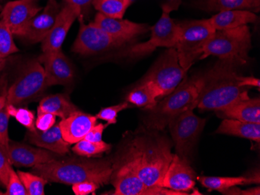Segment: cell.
Instances as JSON below:
<instances>
[{
    "label": "cell",
    "instance_id": "cell-38",
    "mask_svg": "<svg viewBox=\"0 0 260 195\" xmlns=\"http://www.w3.org/2000/svg\"><path fill=\"white\" fill-rule=\"evenodd\" d=\"M55 124V116L50 113H38V118L35 121V127L39 131H47Z\"/></svg>",
    "mask_w": 260,
    "mask_h": 195
},
{
    "label": "cell",
    "instance_id": "cell-3",
    "mask_svg": "<svg viewBox=\"0 0 260 195\" xmlns=\"http://www.w3.org/2000/svg\"><path fill=\"white\" fill-rule=\"evenodd\" d=\"M113 164L107 160H67L60 159L33 167V174L48 181L74 184L92 181L99 186L110 182Z\"/></svg>",
    "mask_w": 260,
    "mask_h": 195
},
{
    "label": "cell",
    "instance_id": "cell-16",
    "mask_svg": "<svg viewBox=\"0 0 260 195\" xmlns=\"http://www.w3.org/2000/svg\"><path fill=\"white\" fill-rule=\"evenodd\" d=\"M197 175L189 163L174 154L172 162L162 179L160 187L188 193L194 188Z\"/></svg>",
    "mask_w": 260,
    "mask_h": 195
},
{
    "label": "cell",
    "instance_id": "cell-46",
    "mask_svg": "<svg viewBox=\"0 0 260 195\" xmlns=\"http://www.w3.org/2000/svg\"><path fill=\"white\" fill-rule=\"evenodd\" d=\"M7 59H4V58H1L0 57V75L4 72V68H5L6 65H7Z\"/></svg>",
    "mask_w": 260,
    "mask_h": 195
},
{
    "label": "cell",
    "instance_id": "cell-41",
    "mask_svg": "<svg viewBox=\"0 0 260 195\" xmlns=\"http://www.w3.org/2000/svg\"><path fill=\"white\" fill-rule=\"evenodd\" d=\"M238 81L241 87H256L259 90L260 80L252 76H242L238 75Z\"/></svg>",
    "mask_w": 260,
    "mask_h": 195
},
{
    "label": "cell",
    "instance_id": "cell-30",
    "mask_svg": "<svg viewBox=\"0 0 260 195\" xmlns=\"http://www.w3.org/2000/svg\"><path fill=\"white\" fill-rule=\"evenodd\" d=\"M17 173L27 190V195L45 194V185L48 183L46 179L33 173L30 174L20 170H18Z\"/></svg>",
    "mask_w": 260,
    "mask_h": 195
},
{
    "label": "cell",
    "instance_id": "cell-48",
    "mask_svg": "<svg viewBox=\"0 0 260 195\" xmlns=\"http://www.w3.org/2000/svg\"><path fill=\"white\" fill-rule=\"evenodd\" d=\"M4 194H5V193H3V192L1 191V190H0V195H4Z\"/></svg>",
    "mask_w": 260,
    "mask_h": 195
},
{
    "label": "cell",
    "instance_id": "cell-25",
    "mask_svg": "<svg viewBox=\"0 0 260 195\" xmlns=\"http://www.w3.org/2000/svg\"><path fill=\"white\" fill-rule=\"evenodd\" d=\"M217 133L234 135L260 142V123L244 122L235 119H224L217 130Z\"/></svg>",
    "mask_w": 260,
    "mask_h": 195
},
{
    "label": "cell",
    "instance_id": "cell-4",
    "mask_svg": "<svg viewBox=\"0 0 260 195\" xmlns=\"http://www.w3.org/2000/svg\"><path fill=\"white\" fill-rule=\"evenodd\" d=\"M203 84V74L191 78L185 76L173 92L148 110L145 119L147 127L153 131L164 130L174 118L190 107L196 108Z\"/></svg>",
    "mask_w": 260,
    "mask_h": 195
},
{
    "label": "cell",
    "instance_id": "cell-24",
    "mask_svg": "<svg viewBox=\"0 0 260 195\" xmlns=\"http://www.w3.org/2000/svg\"><path fill=\"white\" fill-rule=\"evenodd\" d=\"M195 7L208 13H219L228 10L259 11L260 1L257 0H196Z\"/></svg>",
    "mask_w": 260,
    "mask_h": 195
},
{
    "label": "cell",
    "instance_id": "cell-35",
    "mask_svg": "<svg viewBox=\"0 0 260 195\" xmlns=\"http://www.w3.org/2000/svg\"><path fill=\"white\" fill-rule=\"evenodd\" d=\"M6 195H27V190L23 186L21 180L13 168L10 170L8 183L7 185Z\"/></svg>",
    "mask_w": 260,
    "mask_h": 195
},
{
    "label": "cell",
    "instance_id": "cell-40",
    "mask_svg": "<svg viewBox=\"0 0 260 195\" xmlns=\"http://www.w3.org/2000/svg\"><path fill=\"white\" fill-rule=\"evenodd\" d=\"M108 124L103 125L100 123L98 125H94L88 133L84 137L85 140L89 141V142H100L102 141V135H103L104 130L106 129L108 126Z\"/></svg>",
    "mask_w": 260,
    "mask_h": 195
},
{
    "label": "cell",
    "instance_id": "cell-2",
    "mask_svg": "<svg viewBox=\"0 0 260 195\" xmlns=\"http://www.w3.org/2000/svg\"><path fill=\"white\" fill-rule=\"evenodd\" d=\"M233 61L220 60L203 74L204 84L197 99L201 110H223L232 104L249 99L248 90L238 81L237 67Z\"/></svg>",
    "mask_w": 260,
    "mask_h": 195
},
{
    "label": "cell",
    "instance_id": "cell-52",
    "mask_svg": "<svg viewBox=\"0 0 260 195\" xmlns=\"http://www.w3.org/2000/svg\"><path fill=\"white\" fill-rule=\"evenodd\" d=\"M0 1H2V0H0Z\"/></svg>",
    "mask_w": 260,
    "mask_h": 195
},
{
    "label": "cell",
    "instance_id": "cell-13",
    "mask_svg": "<svg viewBox=\"0 0 260 195\" xmlns=\"http://www.w3.org/2000/svg\"><path fill=\"white\" fill-rule=\"evenodd\" d=\"M110 181L115 187L114 195H152L153 187H147L134 169L122 158L113 164Z\"/></svg>",
    "mask_w": 260,
    "mask_h": 195
},
{
    "label": "cell",
    "instance_id": "cell-7",
    "mask_svg": "<svg viewBox=\"0 0 260 195\" xmlns=\"http://www.w3.org/2000/svg\"><path fill=\"white\" fill-rule=\"evenodd\" d=\"M193 110V107L187 109L168 125L177 155L189 164L194 148L207 123L206 119L196 115Z\"/></svg>",
    "mask_w": 260,
    "mask_h": 195
},
{
    "label": "cell",
    "instance_id": "cell-51",
    "mask_svg": "<svg viewBox=\"0 0 260 195\" xmlns=\"http://www.w3.org/2000/svg\"><path fill=\"white\" fill-rule=\"evenodd\" d=\"M257 1H260V0H257Z\"/></svg>",
    "mask_w": 260,
    "mask_h": 195
},
{
    "label": "cell",
    "instance_id": "cell-10",
    "mask_svg": "<svg viewBox=\"0 0 260 195\" xmlns=\"http://www.w3.org/2000/svg\"><path fill=\"white\" fill-rule=\"evenodd\" d=\"M150 30V40L133 45L122 52V56L138 59L152 53L157 48H175L179 26L171 18L170 14L162 13L158 21Z\"/></svg>",
    "mask_w": 260,
    "mask_h": 195
},
{
    "label": "cell",
    "instance_id": "cell-18",
    "mask_svg": "<svg viewBox=\"0 0 260 195\" xmlns=\"http://www.w3.org/2000/svg\"><path fill=\"white\" fill-rule=\"evenodd\" d=\"M61 7L55 0H49L42 12L30 20L19 37L30 43L42 42L53 27Z\"/></svg>",
    "mask_w": 260,
    "mask_h": 195
},
{
    "label": "cell",
    "instance_id": "cell-43",
    "mask_svg": "<svg viewBox=\"0 0 260 195\" xmlns=\"http://www.w3.org/2000/svg\"><path fill=\"white\" fill-rule=\"evenodd\" d=\"M182 0H163L161 4L162 13L170 14L171 13L179 10Z\"/></svg>",
    "mask_w": 260,
    "mask_h": 195
},
{
    "label": "cell",
    "instance_id": "cell-23",
    "mask_svg": "<svg viewBox=\"0 0 260 195\" xmlns=\"http://www.w3.org/2000/svg\"><path fill=\"white\" fill-rule=\"evenodd\" d=\"M258 19V16L249 10H234L217 13L208 21L214 30H220L253 24Z\"/></svg>",
    "mask_w": 260,
    "mask_h": 195
},
{
    "label": "cell",
    "instance_id": "cell-45",
    "mask_svg": "<svg viewBox=\"0 0 260 195\" xmlns=\"http://www.w3.org/2000/svg\"><path fill=\"white\" fill-rule=\"evenodd\" d=\"M7 104V93L0 96V110H2Z\"/></svg>",
    "mask_w": 260,
    "mask_h": 195
},
{
    "label": "cell",
    "instance_id": "cell-8",
    "mask_svg": "<svg viewBox=\"0 0 260 195\" xmlns=\"http://www.w3.org/2000/svg\"><path fill=\"white\" fill-rule=\"evenodd\" d=\"M47 88L43 65L39 60L31 61L7 92V104L19 107L28 104Z\"/></svg>",
    "mask_w": 260,
    "mask_h": 195
},
{
    "label": "cell",
    "instance_id": "cell-34",
    "mask_svg": "<svg viewBox=\"0 0 260 195\" xmlns=\"http://www.w3.org/2000/svg\"><path fill=\"white\" fill-rule=\"evenodd\" d=\"M131 106H132V104L128 103V101H125L123 103H121V104H117V105L105 107V108L102 109L99 112V113L96 115V118L98 119L107 122L108 125H112V124L116 123L117 116L119 114V112L128 108Z\"/></svg>",
    "mask_w": 260,
    "mask_h": 195
},
{
    "label": "cell",
    "instance_id": "cell-12",
    "mask_svg": "<svg viewBox=\"0 0 260 195\" xmlns=\"http://www.w3.org/2000/svg\"><path fill=\"white\" fill-rule=\"evenodd\" d=\"M42 10L35 0H16L7 3L0 14L13 34L20 36L32 18Z\"/></svg>",
    "mask_w": 260,
    "mask_h": 195
},
{
    "label": "cell",
    "instance_id": "cell-49",
    "mask_svg": "<svg viewBox=\"0 0 260 195\" xmlns=\"http://www.w3.org/2000/svg\"><path fill=\"white\" fill-rule=\"evenodd\" d=\"M2 10V7H1V6H0V10Z\"/></svg>",
    "mask_w": 260,
    "mask_h": 195
},
{
    "label": "cell",
    "instance_id": "cell-28",
    "mask_svg": "<svg viewBox=\"0 0 260 195\" xmlns=\"http://www.w3.org/2000/svg\"><path fill=\"white\" fill-rule=\"evenodd\" d=\"M197 180L209 190H217L220 193L232 187L249 184L247 176L242 177H197Z\"/></svg>",
    "mask_w": 260,
    "mask_h": 195
},
{
    "label": "cell",
    "instance_id": "cell-19",
    "mask_svg": "<svg viewBox=\"0 0 260 195\" xmlns=\"http://www.w3.org/2000/svg\"><path fill=\"white\" fill-rule=\"evenodd\" d=\"M93 22L112 37L128 42L150 30L147 24H137L122 19L111 18L98 13Z\"/></svg>",
    "mask_w": 260,
    "mask_h": 195
},
{
    "label": "cell",
    "instance_id": "cell-39",
    "mask_svg": "<svg viewBox=\"0 0 260 195\" xmlns=\"http://www.w3.org/2000/svg\"><path fill=\"white\" fill-rule=\"evenodd\" d=\"M100 186L92 181H83L73 184V191L76 195H87L94 193Z\"/></svg>",
    "mask_w": 260,
    "mask_h": 195
},
{
    "label": "cell",
    "instance_id": "cell-21",
    "mask_svg": "<svg viewBox=\"0 0 260 195\" xmlns=\"http://www.w3.org/2000/svg\"><path fill=\"white\" fill-rule=\"evenodd\" d=\"M27 139L29 142L40 148H45L59 155L68 153L70 144L62 138L59 125H54L47 131L37 130L35 132H28Z\"/></svg>",
    "mask_w": 260,
    "mask_h": 195
},
{
    "label": "cell",
    "instance_id": "cell-36",
    "mask_svg": "<svg viewBox=\"0 0 260 195\" xmlns=\"http://www.w3.org/2000/svg\"><path fill=\"white\" fill-rule=\"evenodd\" d=\"M10 113L7 110V105L0 110V144L7 151L10 145L8 126L10 120Z\"/></svg>",
    "mask_w": 260,
    "mask_h": 195
},
{
    "label": "cell",
    "instance_id": "cell-20",
    "mask_svg": "<svg viewBox=\"0 0 260 195\" xmlns=\"http://www.w3.org/2000/svg\"><path fill=\"white\" fill-rule=\"evenodd\" d=\"M97 120L96 116L78 110L67 119H62L58 125L64 140L72 145L84 139L89 131L96 125Z\"/></svg>",
    "mask_w": 260,
    "mask_h": 195
},
{
    "label": "cell",
    "instance_id": "cell-27",
    "mask_svg": "<svg viewBox=\"0 0 260 195\" xmlns=\"http://www.w3.org/2000/svg\"><path fill=\"white\" fill-rule=\"evenodd\" d=\"M159 97L160 95L155 87L148 80L143 79L137 87L128 94L126 101L132 105L150 110L157 104Z\"/></svg>",
    "mask_w": 260,
    "mask_h": 195
},
{
    "label": "cell",
    "instance_id": "cell-29",
    "mask_svg": "<svg viewBox=\"0 0 260 195\" xmlns=\"http://www.w3.org/2000/svg\"><path fill=\"white\" fill-rule=\"evenodd\" d=\"M131 4L130 0H93L92 2V6L101 14L115 19L123 18Z\"/></svg>",
    "mask_w": 260,
    "mask_h": 195
},
{
    "label": "cell",
    "instance_id": "cell-9",
    "mask_svg": "<svg viewBox=\"0 0 260 195\" xmlns=\"http://www.w3.org/2000/svg\"><path fill=\"white\" fill-rule=\"evenodd\" d=\"M186 73L187 71L179 63L176 49L169 48L159 57L144 79L155 87L160 99L173 92L186 76Z\"/></svg>",
    "mask_w": 260,
    "mask_h": 195
},
{
    "label": "cell",
    "instance_id": "cell-5",
    "mask_svg": "<svg viewBox=\"0 0 260 195\" xmlns=\"http://www.w3.org/2000/svg\"><path fill=\"white\" fill-rule=\"evenodd\" d=\"M251 48V32L248 25L216 30L206 44L200 59L202 60L213 55L218 57L220 60L233 61L242 65L249 61Z\"/></svg>",
    "mask_w": 260,
    "mask_h": 195
},
{
    "label": "cell",
    "instance_id": "cell-6",
    "mask_svg": "<svg viewBox=\"0 0 260 195\" xmlns=\"http://www.w3.org/2000/svg\"><path fill=\"white\" fill-rule=\"evenodd\" d=\"M176 49L181 66L188 72L197 59H200L206 44L216 30L207 20H190L178 24Z\"/></svg>",
    "mask_w": 260,
    "mask_h": 195
},
{
    "label": "cell",
    "instance_id": "cell-44",
    "mask_svg": "<svg viewBox=\"0 0 260 195\" xmlns=\"http://www.w3.org/2000/svg\"><path fill=\"white\" fill-rule=\"evenodd\" d=\"M259 187H253V188L247 189L245 190H240V195H259Z\"/></svg>",
    "mask_w": 260,
    "mask_h": 195
},
{
    "label": "cell",
    "instance_id": "cell-14",
    "mask_svg": "<svg viewBox=\"0 0 260 195\" xmlns=\"http://www.w3.org/2000/svg\"><path fill=\"white\" fill-rule=\"evenodd\" d=\"M81 16L78 9L64 3L53 27L42 42V52L51 53L60 51L70 27Z\"/></svg>",
    "mask_w": 260,
    "mask_h": 195
},
{
    "label": "cell",
    "instance_id": "cell-37",
    "mask_svg": "<svg viewBox=\"0 0 260 195\" xmlns=\"http://www.w3.org/2000/svg\"><path fill=\"white\" fill-rule=\"evenodd\" d=\"M11 169L12 164L9 160L7 151L0 144V183L5 187H7L8 183Z\"/></svg>",
    "mask_w": 260,
    "mask_h": 195
},
{
    "label": "cell",
    "instance_id": "cell-26",
    "mask_svg": "<svg viewBox=\"0 0 260 195\" xmlns=\"http://www.w3.org/2000/svg\"><path fill=\"white\" fill-rule=\"evenodd\" d=\"M77 111L78 109L70 101L68 96L60 94L45 97L38 107V113H50L62 119H67Z\"/></svg>",
    "mask_w": 260,
    "mask_h": 195
},
{
    "label": "cell",
    "instance_id": "cell-31",
    "mask_svg": "<svg viewBox=\"0 0 260 195\" xmlns=\"http://www.w3.org/2000/svg\"><path fill=\"white\" fill-rule=\"evenodd\" d=\"M111 148V145L103 141L100 142H93L82 139L75 144L73 148V151L81 157H91L93 155H100L103 152H109Z\"/></svg>",
    "mask_w": 260,
    "mask_h": 195
},
{
    "label": "cell",
    "instance_id": "cell-15",
    "mask_svg": "<svg viewBox=\"0 0 260 195\" xmlns=\"http://www.w3.org/2000/svg\"><path fill=\"white\" fill-rule=\"evenodd\" d=\"M38 60L43 65L48 87L67 85L74 79V68L62 49L58 52L42 53Z\"/></svg>",
    "mask_w": 260,
    "mask_h": 195
},
{
    "label": "cell",
    "instance_id": "cell-47",
    "mask_svg": "<svg viewBox=\"0 0 260 195\" xmlns=\"http://www.w3.org/2000/svg\"><path fill=\"white\" fill-rule=\"evenodd\" d=\"M136 0H130V2H131V4H133V3L135 2Z\"/></svg>",
    "mask_w": 260,
    "mask_h": 195
},
{
    "label": "cell",
    "instance_id": "cell-22",
    "mask_svg": "<svg viewBox=\"0 0 260 195\" xmlns=\"http://www.w3.org/2000/svg\"><path fill=\"white\" fill-rule=\"evenodd\" d=\"M222 119H235L244 122L260 123L259 98L241 100L223 110L216 111Z\"/></svg>",
    "mask_w": 260,
    "mask_h": 195
},
{
    "label": "cell",
    "instance_id": "cell-32",
    "mask_svg": "<svg viewBox=\"0 0 260 195\" xmlns=\"http://www.w3.org/2000/svg\"><path fill=\"white\" fill-rule=\"evenodd\" d=\"M13 33L10 27L0 20V57L7 59L12 54L19 52L14 42Z\"/></svg>",
    "mask_w": 260,
    "mask_h": 195
},
{
    "label": "cell",
    "instance_id": "cell-1",
    "mask_svg": "<svg viewBox=\"0 0 260 195\" xmlns=\"http://www.w3.org/2000/svg\"><path fill=\"white\" fill-rule=\"evenodd\" d=\"M172 142L161 135L138 137L121 158L129 164L147 187H160L174 154Z\"/></svg>",
    "mask_w": 260,
    "mask_h": 195
},
{
    "label": "cell",
    "instance_id": "cell-17",
    "mask_svg": "<svg viewBox=\"0 0 260 195\" xmlns=\"http://www.w3.org/2000/svg\"><path fill=\"white\" fill-rule=\"evenodd\" d=\"M7 155L12 165L17 167H33L58 160L61 155L45 148H34L15 142H10Z\"/></svg>",
    "mask_w": 260,
    "mask_h": 195
},
{
    "label": "cell",
    "instance_id": "cell-42",
    "mask_svg": "<svg viewBox=\"0 0 260 195\" xmlns=\"http://www.w3.org/2000/svg\"><path fill=\"white\" fill-rule=\"evenodd\" d=\"M93 0H64L65 4H70L80 10L81 15L91 7Z\"/></svg>",
    "mask_w": 260,
    "mask_h": 195
},
{
    "label": "cell",
    "instance_id": "cell-11",
    "mask_svg": "<svg viewBox=\"0 0 260 195\" xmlns=\"http://www.w3.org/2000/svg\"><path fill=\"white\" fill-rule=\"evenodd\" d=\"M125 43L124 41L111 36L94 22L85 24L80 21L78 35L73 45L72 51L80 55H96L121 47Z\"/></svg>",
    "mask_w": 260,
    "mask_h": 195
},
{
    "label": "cell",
    "instance_id": "cell-33",
    "mask_svg": "<svg viewBox=\"0 0 260 195\" xmlns=\"http://www.w3.org/2000/svg\"><path fill=\"white\" fill-rule=\"evenodd\" d=\"M6 105L10 115L15 118L16 120L23 126L27 128L29 132H35L37 131V129L35 127V115L31 110L23 107L10 105V104H6Z\"/></svg>",
    "mask_w": 260,
    "mask_h": 195
},
{
    "label": "cell",
    "instance_id": "cell-50",
    "mask_svg": "<svg viewBox=\"0 0 260 195\" xmlns=\"http://www.w3.org/2000/svg\"><path fill=\"white\" fill-rule=\"evenodd\" d=\"M21 1H24V0H21Z\"/></svg>",
    "mask_w": 260,
    "mask_h": 195
}]
</instances>
